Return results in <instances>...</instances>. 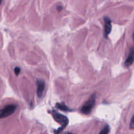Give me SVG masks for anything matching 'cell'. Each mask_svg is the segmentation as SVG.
<instances>
[{"label":"cell","instance_id":"8","mask_svg":"<svg viewBox=\"0 0 134 134\" xmlns=\"http://www.w3.org/2000/svg\"><path fill=\"white\" fill-rule=\"evenodd\" d=\"M109 132V126L108 125H105L103 127V129L99 132V133H103V134H107Z\"/></svg>","mask_w":134,"mask_h":134},{"label":"cell","instance_id":"10","mask_svg":"<svg viewBox=\"0 0 134 134\" xmlns=\"http://www.w3.org/2000/svg\"><path fill=\"white\" fill-rule=\"evenodd\" d=\"M130 128L131 130H133L134 129V115L132 117V120H131L130 122Z\"/></svg>","mask_w":134,"mask_h":134},{"label":"cell","instance_id":"12","mask_svg":"<svg viewBox=\"0 0 134 134\" xmlns=\"http://www.w3.org/2000/svg\"><path fill=\"white\" fill-rule=\"evenodd\" d=\"M133 41H134V33H133Z\"/></svg>","mask_w":134,"mask_h":134},{"label":"cell","instance_id":"11","mask_svg":"<svg viewBox=\"0 0 134 134\" xmlns=\"http://www.w3.org/2000/svg\"><path fill=\"white\" fill-rule=\"evenodd\" d=\"M62 9H63V7H62V6H60V7L58 6V7H57V9H58V10H61Z\"/></svg>","mask_w":134,"mask_h":134},{"label":"cell","instance_id":"7","mask_svg":"<svg viewBox=\"0 0 134 134\" xmlns=\"http://www.w3.org/2000/svg\"><path fill=\"white\" fill-rule=\"evenodd\" d=\"M56 107L58 109L61 110L62 111H65V112H68V111H71V109L67 107L64 103H57L56 104Z\"/></svg>","mask_w":134,"mask_h":134},{"label":"cell","instance_id":"3","mask_svg":"<svg viewBox=\"0 0 134 134\" xmlns=\"http://www.w3.org/2000/svg\"><path fill=\"white\" fill-rule=\"evenodd\" d=\"M16 109V106L15 105H8L5 106L1 110L0 113V118L1 119H4L5 117L10 116L13 115L14 111Z\"/></svg>","mask_w":134,"mask_h":134},{"label":"cell","instance_id":"1","mask_svg":"<svg viewBox=\"0 0 134 134\" xmlns=\"http://www.w3.org/2000/svg\"><path fill=\"white\" fill-rule=\"evenodd\" d=\"M50 113H51V115L53 116L54 119L57 122H58L59 124H60L62 125V126L60 127L59 129L54 131V132L56 133H60V132H61L68 125V124H69V120H68V117L65 116V115L59 113L54 111V110L50 111Z\"/></svg>","mask_w":134,"mask_h":134},{"label":"cell","instance_id":"4","mask_svg":"<svg viewBox=\"0 0 134 134\" xmlns=\"http://www.w3.org/2000/svg\"><path fill=\"white\" fill-rule=\"evenodd\" d=\"M103 19H104V32H103V36H104L105 38H107L110 33L111 32V30H112L111 20L108 16H105Z\"/></svg>","mask_w":134,"mask_h":134},{"label":"cell","instance_id":"2","mask_svg":"<svg viewBox=\"0 0 134 134\" xmlns=\"http://www.w3.org/2000/svg\"><path fill=\"white\" fill-rule=\"evenodd\" d=\"M96 103V94H93L81 107V111L84 115H89L92 111Z\"/></svg>","mask_w":134,"mask_h":134},{"label":"cell","instance_id":"9","mask_svg":"<svg viewBox=\"0 0 134 134\" xmlns=\"http://www.w3.org/2000/svg\"><path fill=\"white\" fill-rule=\"evenodd\" d=\"M14 74H15L16 76H18V75L20 74V68H18V67H16V68L14 69Z\"/></svg>","mask_w":134,"mask_h":134},{"label":"cell","instance_id":"5","mask_svg":"<svg viewBox=\"0 0 134 134\" xmlns=\"http://www.w3.org/2000/svg\"><path fill=\"white\" fill-rule=\"evenodd\" d=\"M37 95L38 98H40L42 96L44 92V88H45V83L43 80H37Z\"/></svg>","mask_w":134,"mask_h":134},{"label":"cell","instance_id":"6","mask_svg":"<svg viewBox=\"0 0 134 134\" xmlns=\"http://www.w3.org/2000/svg\"><path fill=\"white\" fill-rule=\"evenodd\" d=\"M134 61V47L132 48L130 51L129 54H128V58L125 61V65L126 67H130Z\"/></svg>","mask_w":134,"mask_h":134}]
</instances>
